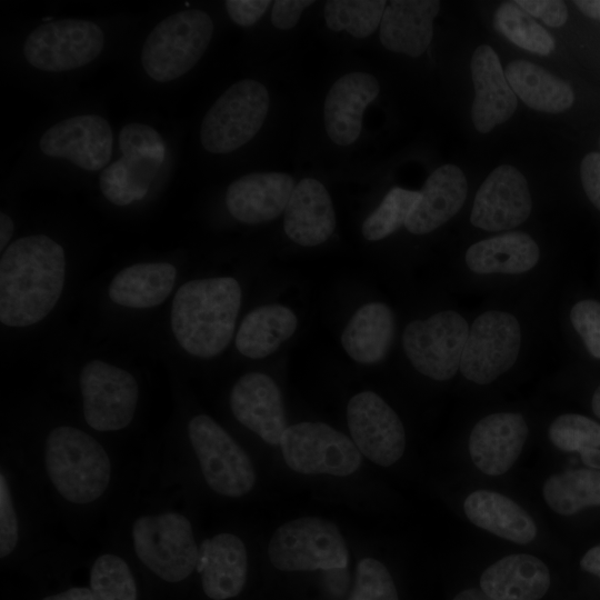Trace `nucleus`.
<instances>
[{"label":"nucleus","mask_w":600,"mask_h":600,"mask_svg":"<svg viewBox=\"0 0 600 600\" xmlns=\"http://www.w3.org/2000/svg\"><path fill=\"white\" fill-rule=\"evenodd\" d=\"M463 510L474 526L514 543L528 544L537 536L531 516L499 492L476 490L466 498Z\"/></svg>","instance_id":"obj_27"},{"label":"nucleus","mask_w":600,"mask_h":600,"mask_svg":"<svg viewBox=\"0 0 600 600\" xmlns=\"http://www.w3.org/2000/svg\"><path fill=\"white\" fill-rule=\"evenodd\" d=\"M531 211L527 179L513 166L501 164L489 173L477 191L470 222L489 232L509 230L523 223Z\"/></svg>","instance_id":"obj_15"},{"label":"nucleus","mask_w":600,"mask_h":600,"mask_svg":"<svg viewBox=\"0 0 600 600\" xmlns=\"http://www.w3.org/2000/svg\"><path fill=\"white\" fill-rule=\"evenodd\" d=\"M268 556L286 572L339 570L349 553L338 527L319 517H302L280 526L271 537Z\"/></svg>","instance_id":"obj_5"},{"label":"nucleus","mask_w":600,"mask_h":600,"mask_svg":"<svg viewBox=\"0 0 600 600\" xmlns=\"http://www.w3.org/2000/svg\"><path fill=\"white\" fill-rule=\"evenodd\" d=\"M13 233V222L11 218L4 212L0 213V250L8 244Z\"/></svg>","instance_id":"obj_50"},{"label":"nucleus","mask_w":600,"mask_h":600,"mask_svg":"<svg viewBox=\"0 0 600 600\" xmlns=\"http://www.w3.org/2000/svg\"><path fill=\"white\" fill-rule=\"evenodd\" d=\"M94 600H137V584L128 563L111 553L100 556L90 571Z\"/></svg>","instance_id":"obj_38"},{"label":"nucleus","mask_w":600,"mask_h":600,"mask_svg":"<svg viewBox=\"0 0 600 600\" xmlns=\"http://www.w3.org/2000/svg\"><path fill=\"white\" fill-rule=\"evenodd\" d=\"M298 327L294 312L281 304L262 306L250 311L242 320L237 336L238 351L251 359L273 353Z\"/></svg>","instance_id":"obj_32"},{"label":"nucleus","mask_w":600,"mask_h":600,"mask_svg":"<svg viewBox=\"0 0 600 600\" xmlns=\"http://www.w3.org/2000/svg\"><path fill=\"white\" fill-rule=\"evenodd\" d=\"M379 92V82L370 73L351 72L339 78L324 99L328 137L338 146L352 144L360 136L366 108Z\"/></svg>","instance_id":"obj_21"},{"label":"nucleus","mask_w":600,"mask_h":600,"mask_svg":"<svg viewBox=\"0 0 600 600\" xmlns=\"http://www.w3.org/2000/svg\"><path fill=\"white\" fill-rule=\"evenodd\" d=\"M284 232L302 247L323 243L336 228V212L326 187L318 180H300L284 210Z\"/></svg>","instance_id":"obj_24"},{"label":"nucleus","mask_w":600,"mask_h":600,"mask_svg":"<svg viewBox=\"0 0 600 600\" xmlns=\"http://www.w3.org/2000/svg\"><path fill=\"white\" fill-rule=\"evenodd\" d=\"M42 600H94L91 589L73 587L66 591L44 597Z\"/></svg>","instance_id":"obj_48"},{"label":"nucleus","mask_w":600,"mask_h":600,"mask_svg":"<svg viewBox=\"0 0 600 600\" xmlns=\"http://www.w3.org/2000/svg\"><path fill=\"white\" fill-rule=\"evenodd\" d=\"M241 306V288L231 277L191 280L177 291L171 328L190 354L211 358L229 344Z\"/></svg>","instance_id":"obj_2"},{"label":"nucleus","mask_w":600,"mask_h":600,"mask_svg":"<svg viewBox=\"0 0 600 600\" xmlns=\"http://www.w3.org/2000/svg\"><path fill=\"white\" fill-rule=\"evenodd\" d=\"M206 596L212 600L237 597L247 581L248 554L243 541L233 533H218L202 542L198 566Z\"/></svg>","instance_id":"obj_23"},{"label":"nucleus","mask_w":600,"mask_h":600,"mask_svg":"<svg viewBox=\"0 0 600 600\" xmlns=\"http://www.w3.org/2000/svg\"><path fill=\"white\" fill-rule=\"evenodd\" d=\"M579 453L584 464L591 469L600 470V448H586Z\"/></svg>","instance_id":"obj_52"},{"label":"nucleus","mask_w":600,"mask_h":600,"mask_svg":"<svg viewBox=\"0 0 600 600\" xmlns=\"http://www.w3.org/2000/svg\"><path fill=\"white\" fill-rule=\"evenodd\" d=\"M586 16L600 20V0H578L573 2Z\"/></svg>","instance_id":"obj_51"},{"label":"nucleus","mask_w":600,"mask_h":600,"mask_svg":"<svg viewBox=\"0 0 600 600\" xmlns=\"http://www.w3.org/2000/svg\"><path fill=\"white\" fill-rule=\"evenodd\" d=\"M591 407H592L593 413L598 418H600V386L597 388V390L594 391L592 396Z\"/></svg>","instance_id":"obj_54"},{"label":"nucleus","mask_w":600,"mask_h":600,"mask_svg":"<svg viewBox=\"0 0 600 600\" xmlns=\"http://www.w3.org/2000/svg\"><path fill=\"white\" fill-rule=\"evenodd\" d=\"M570 321L589 353L600 359V302L592 299L578 301L570 310Z\"/></svg>","instance_id":"obj_42"},{"label":"nucleus","mask_w":600,"mask_h":600,"mask_svg":"<svg viewBox=\"0 0 600 600\" xmlns=\"http://www.w3.org/2000/svg\"><path fill=\"white\" fill-rule=\"evenodd\" d=\"M437 0H392L387 2L380 27L382 46L396 53L421 56L429 47L439 13Z\"/></svg>","instance_id":"obj_22"},{"label":"nucleus","mask_w":600,"mask_h":600,"mask_svg":"<svg viewBox=\"0 0 600 600\" xmlns=\"http://www.w3.org/2000/svg\"><path fill=\"white\" fill-rule=\"evenodd\" d=\"M280 447L287 466L302 474L346 477L361 466L354 442L322 422H299L287 427Z\"/></svg>","instance_id":"obj_10"},{"label":"nucleus","mask_w":600,"mask_h":600,"mask_svg":"<svg viewBox=\"0 0 600 600\" xmlns=\"http://www.w3.org/2000/svg\"><path fill=\"white\" fill-rule=\"evenodd\" d=\"M580 178L588 199L600 211V152H590L583 157Z\"/></svg>","instance_id":"obj_46"},{"label":"nucleus","mask_w":600,"mask_h":600,"mask_svg":"<svg viewBox=\"0 0 600 600\" xmlns=\"http://www.w3.org/2000/svg\"><path fill=\"white\" fill-rule=\"evenodd\" d=\"M581 568L600 579V544L588 550L580 560Z\"/></svg>","instance_id":"obj_49"},{"label":"nucleus","mask_w":600,"mask_h":600,"mask_svg":"<svg viewBox=\"0 0 600 600\" xmlns=\"http://www.w3.org/2000/svg\"><path fill=\"white\" fill-rule=\"evenodd\" d=\"M83 416L97 431L126 428L136 412L139 389L128 371L101 360L88 362L80 374Z\"/></svg>","instance_id":"obj_13"},{"label":"nucleus","mask_w":600,"mask_h":600,"mask_svg":"<svg viewBox=\"0 0 600 600\" xmlns=\"http://www.w3.org/2000/svg\"><path fill=\"white\" fill-rule=\"evenodd\" d=\"M469 328L467 320L453 310L411 321L402 334L404 353L421 374L437 381L449 380L460 369Z\"/></svg>","instance_id":"obj_9"},{"label":"nucleus","mask_w":600,"mask_h":600,"mask_svg":"<svg viewBox=\"0 0 600 600\" xmlns=\"http://www.w3.org/2000/svg\"><path fill=\"white\" fill-rule=\"evenodd\" d=\"M188 434L199 460L202 476L217 493L238 498L249 493L256 484V472L246 451L206 414L193 417Z\"/></svg>","instance_id":"obj_8"},{"label":"nucleus","mask_w":600,"mask_h":600,"mask_svg":"<svg viewBox=\"0 0 600 600\" xmlns=\"http://www.w3.org/2000/svg\"><path fill=\"white\" fill-rule=\"evenodd\" d=\"M269 104V93L262 83L246 79L232 84L202 120L203 148L212 153H227L242 147L261 129Z\"/></svg>","instance_id":"obj_7"},{"label":"nucleus","mask_w":600,"mask_h":600,"mask_svg":"<svg viewBox=\"0 0 600 600\" xmlns=\"http://www.w3.org/2000/svg\"><path fill=\"white\" fill-rule=\"evenodd\" d=\"M531 17L541 19L546 24L558 28L566 23L568 9L561 0H517Z\"/></svg>","instance_id":"obj_44"},{"label":"nucleus","mask_w":600,"mask_h":600,"mask_svg":"<svg viewBox=\"0 0 600 600\" xmlns=\"http://www.w3.org/2000/svg\"><path fill=\"white\" fill-rule=\"evenodd\" d=\"M528 433V423L520 413L486 416L476 423L469 436L471 461L488 476H501L518 460Z\"/></svg>","instance_id":"obj_18"},{"label":"nucleus","mask_w":600,"mask_h":600,"mask_svg":"<svg viewBox=\"0 0 600 600\" xmlns=\"http://www.w3.org/2000/svg\"><path fill=\"white\" fill-rule=\"evenodd\" d=\"M452 600H494L480 588H469L460 591Z\"/></svg>","instance_id":"obj_53"},{"label":"nucleus","mask_w":600,"mask_h":600,"mask_svg":"<svg viewBox=\"0 0 600 600\" xmlns=\"http://www.w3.org/2000/svg\"><path fill=\"white\" fill-rule=\"evenodd\" d=\"M213 33L210 16L190 9L159 22L148 36L141 52L146 73L168 82L187 73L203 56Z\"/></svg>","instance_id":"obj_4"},{"label":"nucleus","mask_w":600,"mask_h":600,"mask_svg":"<svg viewBox=\"0 0 600 600\" xmlns=\"http://www.w3.org/2000/svg\"><path fill=\"white\" fill-rule=\"evenodd\" d=\"M103 44V32L94 22L66 19L43 23L31 31L23 54L39 70L60 72L90 63Z\"/></svg>","instance_id":"obj_12"},{"label":"nucleus","mask_w":600,"mask_h":600,"mask_svg":"<svg viewBox=\"0 0 600 600\" xmlns=\"http://www.w3.org/2000/svg\"><path fill=\"white\" fill-rule=\"evenodd\" d=\"M119 147L123 156L153 158L164 161V141L153 128L147 124H126L119 133Z\"/></svg>","instance_id":"obj_41"},{"label":"nucleus","mask_w":600,"mask_h":600,"mask_svg":"<svg viewBox=\"0 0 600 600\" xmlns=\"http://www.w3.org/2000/svg\"><path fill=\"white\" fill-rule=\"evenodd\" d=\"M131 534L139 560L164 581H182L198 566L199 549L191 522L179 512L139 517Z\"/></svg>","instance_id":"obj_6"},{"label":"nucleus","mask_w":600,"mask_h":600,"mask_svg":"<svg viewBox=\"0 0 600 600\" xmlns=\"http://www.w3.org/2000/svg\"><path fill=\"white\" fill-rule=\"evenodd\" d=\"M546 563L531 554L516 553L489 566L480 577V589L494 600H539L549 590Z\"/></svg>","instance_id":"obj_26"},{"label":"nucleus","mask_w":600,"mask_h":600,"mask_svg":"<svg viewBox=\"0 0 600 600\" xmlns=\"http://www.w3.org/2000/svg\"><path fill=\"white\" fill-rule=\"evenodd\" d=\"M539 259L538 243L522 231L478 241L464 256L467 267L478 274H520L534 268Z\"/></svg>","instance_id":"obj_28"},{"label":"nucleus","mask_w":600,"mask_h":600,"mask_svg":"<svg viewBox=\"0 0 600 600\" xmlns=\"http://www.w3.org/2000/svg\"><path fill=\"white\" fill-rule=\"evenodd\" d=\"M62 247L43 234L20 238L0 260V320L28 327L42 320L57 304L64 283Z\"/></svg>","instance_id":"obj_1"},{"label":"nucleus","mask_w":600,"mask_h":600,"mask_svg":"<svg viewBox=\"0 0 600 600\" xmlns=\"http://www.w3.org/2000/svg\"><path fill=\"white\" fill-rule=\"evenodd\" d=\"M44 461L53 487L72 503L97 500L110 483L111 462L106 450L78 428L61 426L51 430Z\"/></svg>","instance_id":"obj_3"},{"label":"nucleus","mask_w":600,"mask_h":600,"mask_svg":"<svg viewBox=\"0 0 600 600\" xmlns=\"http://www.w3.org/2000/svg\"><path fill=\"white\" fill-rule=\"evenodd\" d=\"M112 141L107 120L82 114L52 126L43 133L39 147L49 157L68 159L82 169L97 171L109 162Z\"/></svg>","instance_id":"obj_16"},{"label":"nucleus","mask_w":600,"mask_h":600,"mask_svg":"<svg viewBox=\"0 0 600 600\" xmlns=\"http://www.w3.org/2000/svg\"><path fill=\"white\" fill-rule=\"evenodd\" d=\"M19 524L13 507L9 483L3 472L0 474V558L8 557L17 547Z\"/></svg>","instance_id":"obj_43"},{"label":"nucleus","mask_w":600,"mask_h":600,"mask_svg":"<svg viewBox=\"0 0 600 600\" xmlns=\"http://www.w3.org/2000/svg\"><path fill=\"white\" fill-rule=\"evenodd\" d=\"M347 421L352 441L372 462L390 467L403 454L406 431L396 411L376 392L362 391L348 402Z\"/></svg>","instance_id":"obj_14"},{"label":"nucleus","mask_w":600,"mask_h":600,"mask_svg":"<svg viewBox=\"0 0 600 600\" xmlns=\"http://www.w3.org/2000/svg\"><path fill=\"white\" fill-rule=\"evenodd\" d=\"M348 600H399L388 568L377 559H361L356 567L354 583Z\"/></svg>","instance_id":"obj_40"},{"label":"nucleus","mask_w":600,"mask_h":600,"mask_svg":"<svg viewBox=\"0 0 600 600\" xmlns=\"http://www.w3.org/2000/svg\"><path fill=\"white\" fill-rule=\"evenodd\" d=\"M521 340V327L513 314L486 311L469 328L459 371L473 383L488 384L516 363Z\"/></svg>","instance_id":"obj_11"},{"label":"nucleus","mask_w":600,"mask_h":600,"mask_svg":"<svg viewBox=\"0 0 600 600\" xmlns=\"http://www.w3.org/2000/svg\"><path fill=\"white\" fill-rule=\"evenodd\" d=\"M542 494L549 508L562 516L600 506V470L577 469L554 473L543 483Z\"/></svg>","instance_id":"obj_34"},{"label":"nucleus","mask_w":600,"mask_h":600,"mask_svg":"<svg viewBox=\"0 0 600 600\" xmlns=\"http://www.w3.org/2000/svg\"><path fill=\"white\" fill-rule=\"evenodd\" d=\"M419 198V191L392 188L363 221L362 236L369 241H377L392 234L404 226Z\"/></svg>","instance_id":"obj_37"},{"label":"nucleus","mask_w":600,"mask_h":600,"mask_svg":"<svg viewBox=\"0 0 600 600\" xmlns=\"http://www.w3.org/2000/svg\"><path fill=\"white\" fill-rule=\"evenodd\" d=\"M234 418L270 446H279L287 429L282 396L274 380L262 372L242 376L230 393Z\"/></svg>","instance_id":"obj_17"},{"label":"nucleus","mask_w":600,"mask_h":600,"mask_svg":"<svg viewBox=\"0 0 600 600\" xmlns=\"http://www.w3.org/2000/svg\"><path fill=\"white\" fill-rule=\"evenodd\" d=\"M312 0H276L272 3L271 22L279 30H290L299 21L302 11Z\"/></svg>","instance_id":"obj_47"},{"label":"nucleus","mask_w":600,"mask_h":600,"mask_svg":"<svg viewBox=\"0 0 600 600\" xmlns=\"http://www.w3.org/2000/svg\"><path fill=\"white\" fill-rule=\"evenodd\" d=\"M419 192L404 227L413 234H426L459 212L467 198L468 182L459 167L443 164L428 177Z\"/></svg>","instance_id":"obj_25"},{"label":"nucleus","mask_w":600,"mask_h":600,"mask_svg":"<svg viewBox=\"0 0 600 600\" xmlns=\"http://www.w3.org/2000/svg\"><path fill=\"white\" fill-rule=\"evenodd\" d=\"M176 277L177 270L170 263H136L114 276L109 286V297L123 307L152 308L168 298Z\"/></svg>","instance_id":"obj_30"},{"label":"nucleus","mask_w":600,"mask_h":600,"mask_svg":"<svg viewBox=\"0 0 600 600\" xmlns=\"http://www.w3.org/2000/svg\"><path fill=\"white\" fill-rule=\"evenodd\" d=\"M270 4L269 0H228L224 2L230 19L241 27L256 23Z\"/></svg>","instance_id":"obj_45"},{"label":"nucleus","mask_w":600,"mask_h":600,"mask_svg":"<svg viewBox=\"0 0 600 600\" xmlns=\"http://www.w3.org/2000/svg\"><path fill=\"white\" fill-rule=\"evenodd\" d=\"M294 187L288 173H249L229 186L226 204L231 216L240 222H268L284 212Z\"/></svg>","instance_id":"obj_20"},{"label":"nucleus","mask_w":600,"mask_h":600,"mask_svg":"<svg viewBox=\"0 0 600 600\" xmlns=\"http://www.w3.org/2000/svg\"><path fill=\"white\" fill-rule=\"evenodd\" d=\"M394 334V317L382 302L360 307L349 320L341 343L348 356L362 364L380 362L388 353Z\"/></svg>","instance_id":"obj_29"},{"label":"nucleus","mask_w":600,"mask_h":600,"mask_svg":"<svg viewBox=\"0 0 600 600\" xmlns=\"http://www.w3.org/2000/svg\"><path fill=\"white\" fill-rule=\"evenodd\" d=\"M504 74L514 94L533 110L558 113L569 109L574 101L568 82L530 61L509 62Z\"/></svg>","instance_id":"obj_31"},{"label":"nucleus","mask_w":600,"mask_h":600,"mask_svg":"<svg viewBox=\"0 0 600 600\" xmlns=\"http://www.w3.org/2000/svg\"><path fill=\"white\" fill-rule=\"evenodd\" d=\"M386 4L384 0H329L324 3L327 27L366 38L380 27Z\"/></svg>","instance_id":"obj_36"},{"label":"nucleus","mask_w":600,"mask_h":600,"mask_svg":"<svg viewBox=\"0 0 600 600\" xmlns=\"http://www.w3.org/2000/svg\"><path fill=\"white\" fill-rule=\"evenodd\" d=\"M162 163L153 158L123 156L103 169L100 176L102 194L117 206L142 199Z\"/></svg>","instance_id":"obj_33"},{"label":"nucleus","mask_w":600,"mask_h":600,"mask_svg":"<svg viewBox=\"0 0 600 600\" xmlns=\"http://www.w3.org/2000/svg\"><path fill=\"white\" fill-rule=\"evenodd\" d=\"M493 26L516 46L541 56L554 50L552 36L516 1L503 2L494 13Z\"/></svg>","instance_id":"obj_35"},{"label":"nucleus","mask_w":600,"mask_h":600,"mask_svg":"<svg viewBox=\"0 0 600 600\" xmlns=\"http://www.w3.org/2000/svg\"><path fill=\"white\" fill-rule=\"evenodd\" d=\"M470 69L474 87L471 119L479 132L488 133L512 117L517 97L490 46L481 44L474 50Z\"/></svg>","instance_id":"obj_19"},{"label":"nucleus","mask_w":600,"mask_h":600,"mask_svg":"<svg viewBox=\"0 0 600 600\" xmlns=\"http://www.w3.org/2000/svg\"><path fill=\"white\" fill-rule=\"evenodd\" d=\"M548 436L553 446L567 452L600 448V423L578 413L556 418L549 426Z\"/></svg>","instance_id":"obj_39"}]
</instances>
